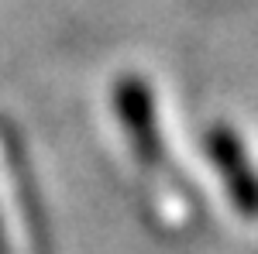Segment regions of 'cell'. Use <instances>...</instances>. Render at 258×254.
I'll use <instances>...</instances> for the list:
<instances>
[{"instance_id": "6da1fadb", "label": "cell", "mask_w": 258, "mask_h": 254, "mask_svg": "<svg viewBox=\"0 0 258 254\" xmlns=\"http://www.w3.org/2000/svg\"><path fill=\"white\" fill-rule=\"evenodd\" d=\"M114 103H117L120 124L127 127L141 165L155 176L169 172V155H165V141H162L159 117H155V100L148 93V86L138 76H120L117 90H114Z\"/></svg>"}, {"instance_id": "7a4b0ae2", "label": "cell", "mask_w": 258, "mask_h": 254, "mask_svg": "<svg viewBox=\"0 0 258 254\" xmlns=\"http://www.w3.org/2000/svg\"><path fill=\"white\" fill-rule=\"evenodd\" d=\"M207 151H210L220 179L231 193V203L248 220H258V172L251 165V158H248V151H244V144H241V137L231 127L217 124L207 134Z\"/></svg>"}]
</instances>
